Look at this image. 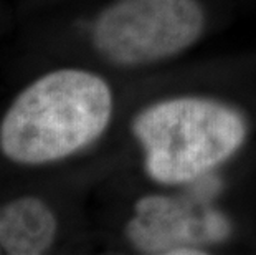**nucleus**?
<instances>
[{
    "mask_svg": "<svg viewBox=\"0 0 256 255\" xmlns=\"http://www.w3.org/2000/svg\"><path fill=\"white\" fill-rule=\"evenodd\" d=\"M111 115L112 93L100 75L56 70L15 98L0 124V149L18 164L63 159L100 138Z\"/></svg>",
    "mask_w": 256,
    "mask_h": 255,
    "instance_id": "1",
    "label": "nucleus"
},
{
    "mask_svg": "<svg viewBox=\"0 0 256 255\" xmlns=\"http://www.w3.org/2000/svg\"><path fill=\"white\" fill-rule=\"evenodd\" d=\"M132 133L144 149L147 176L162 184L195 182L233 156L246 138V123L220 101L172 98L147 106Z\"/></svg>",
    "mask_w": 256,
    "mask_h": 255,
    "instance_id": "2",
    "label": "nucleus"
},
{
    "mask_svg": "<svg viewBox=\"0 0 256 255\" xmlns=\"http://www.w3.org/2000/svg\"><path fill=\"white\" fill-rule=\"evenodd\" d=\"M204 30L197 0H116L92 27V45L112 65L142 67L187 50Z\"/></svg>",
    "mask_w": 256,
    "mask_h": 255,
    "instance_id": "3",
    "label": "nucleus"
},
{
    "mask_svg": "<svg viewBox=\"0 0 256 255\" xmlns=\"http://www.w3.org/2000/svg\"><path fill=\"white\" fill-rule=\"evenodd\" d=\"M230 232L218 212L197 215L187 200L147 196L138 200L136 215L128 224L129 240L146 253L202 255L200 245L218 242Z\"/></svg>",
    "mask_w": 256,
    "mask_h": 255,
    "instance_id": "4",
    "label": "nucleus"
},
{
    "mask_svg": "<svg viewBox=\"0 0 256 255\" xmlns=\"http://www.w3.org/2000/svg\"><path fill=\"white\" fill-rule=\"evenodd\" d=\"M56 217L43 200L26 196L0 207V247L8 255L46 252L56 237Z\"/></svg>",
    "mask_w": 256,
    "mask_h": 255,
    "instance_id": "5",
    "label": "nucleus"
},
{
    "mask_svg": "<svg viewBox=\"0 0 256 255\" xmlns=\"http://www.w3.org/2000/svg\"><path fill=\"white\" fill-rule=\"evenodd\" d=\"M0 252H2V247H0Z\"/></svg>",
    "mask_w": 256,
    "mask_h": 255,
    "instance_id": "6",
    "label": "nucleus"
}]
</instances>
